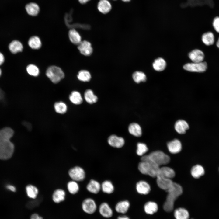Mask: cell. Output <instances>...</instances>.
I'll list each match as a JSON object with an SVG mask.
<instances>
[{
	"mask_svg": "<svg viewBox=\"0 0 219 219\" xmlns=\"http://www.w3.org/2000/svg\"><path fill=\"white\" fill-rule=\"evenodd\" d=\"M14 133L12 129L8 127L0 130V159L7 160L12 156L14 146L10 139Z\"/></svg>",
	"mask_w": 219,
	"mask_h": 219,
	"instance_id": "1",
	"label": "cell"
},
{
	"mask_svg": "<svg viewBox=\"0 0 219 219\" xmlns=\"http://www.w3.org/2000/svg\"><path fill=\"white\" fill-rule=\"evenodd\" d=\"M166 192L168 194L163 207L165 211L171 212L173 209L175 201L182 194V188L179 184L174 182L172 186Z\"/></svg>",
	"mask_w": 219,
	"mask_h": 219,
	"instance_id": "2",
	"label": "cell"
},
{
	"mask_svg": "<svg viewBox=\"0 0 219 219\" xmlns=\"http://www.w3.org/2000/svg\"><path fill=\"white\" fill-rule=\"evenodd\" d=\"M138 169L142 174L153 177H156L160 167L154 163L148 158L147 155L142 156Z\"/></svg>",
	"mask_w": 219,
	"mask_h": 219,
	"instance_id": "3",
	"label": "cell"
},
{
	"mask_svg": "<svg viewBox=\"0 0 219 219\" xmlns=\"http://www.w3.org/2000/svg\"><path fill=\"white\" fill-rule=\"evenodd\" d=\"M147 155L151 161L159 167L168 164L170 161L169 156L160 151L152 152Z\"/></svg>",
	"mask_w": 219,
	"mask_h": 219,
	"instance_id": "4",
	"label": "cell"
},
{
	"mask_svg": "<svg viewBox=\"0 0 219 219\" xmlns=\"http://www.w3.org/2000/svg\"><path fill=\"white\" fill-rule=\"evenodd\" d=\"M46 75L54 83H59L64 77V74L60 67L56 66H51L47 69Z\"/></svg>",
	"mask_w": 219,
	"mask_h": 219,
	"instance_id": "5",
	"label": "cell"
},
{
	"mask_svg": "<svg viewBox=\"0 0 219 219\" xmlns=\"http://www.w3.org/2000/svg\"><path fill=\"white\" fill-rule=\"evenodd\" d=\"M69 176L71 179L76 182L83 181L85 178V174L83 168L76 166L70 169L68 171Z\"/></svg>",
	"mask_w": 219,
	"mask_h": 219,
	"instance_id": "6",
	"label": "cell"
},
{
	"mask_svg": "<svg viewBox=\"0 0 219 219\" xmlns=\"http://www.w3.org/2000/svg\"><path fill=\"white\" fill-rule=\"evenodd\" d=\"M183 68L188 71L193 72H202L205 71L207 68V63L205 62L188 63L183 66Z\"/></svg>",
	"mask_w": 219,
	"mask_h": 219,
	"instance_id": "7",
	"label": "cell"
},
{
	"mask_svg": "<svg viewBox=\"0 0 219 219\" xmlns=\"http://www.w3.org/2000/svg\"><path fill=\"white\" fill-rule=\"evenodd\" d=\"M82 207L83 210L88 214L94 213L97 210V205L94 200L91 198L85 199L82 202Z\"/></svg>",
	"mask_w": 219,
	"mask_h": 219,
	"instance_id": "8",
	"label": "cell"
},
{
	"mask_svg": "<svg viewBox=\"0 0 219 219\" xmlns=\"http://www.w3.org/2000/svg\"><path fill=\"white\" fill-rule=\"evenodd\" d=\"M108 142L109 144L112 147L117 148H120L124 145L125 141L123 137L113 134L109 136L108 138Z\"/></svg>",
	"mask_w": 219,
	"mask_h": 219,
	"instance_id": "9",
	"label": "cell"
},
{
	"mask_svg": "<svg viewBox=\"0 0 219 219\" xmlns=\"http://www.w3.org/2000/svg\"><path fill=\"white\" fill-rule=\"evenodd\" d=\"M78 45V49L82 54L89 56L92 53L93 49L89 42L86 40L81 41Z\"/></svg>",
	"mask_w": 219,
	"mask_h": 219,
	"instance_id": "10",
	"label": "cell"
},
{
	"mask_svg": "<svg viewBox=\"0 0 219 219\" xmlns=\"http://www.w3.org/2000/svg\"><path fill=\"white\" fill-rule=\"evenodd\" d=\"M175 176V172L172 169L167 166H163L160 167L156 177H163L172 179Z\"/></svg>",
	"mask_w": 219,
	"mask_h": 219,
	"instance_id": "11",
	"label": "cell"
},
{
	"mask_svg": "<svg viewBox=\"0 0 219 219\" xmlns=\"http://www.w3.org/2000/svg\"><path fill=\"white\" fill-rule=\"evenodd\" d=\"M156 178V182L158 187L166 191L172 186L174 183L171 179L160 177Z\"/></svg>",
	"mask_w": 219,
	"mask_h": 219,
	"instance_id": "12",
	"label": "cell"
},
{
	"mask_svg": "<svg viewBox=\"0 0 219 219\" xmlns=\"http://www.w3.org/2000/svg\"><path fill=\"white\" fill-rule=\"evenodd\" d=\"M99 211L100 215L105 218H109L113 215V211L110 206L107 203L103 202L100 205Z\"/></svg>",
	"mask_w": 219,
	"mask_h": 219,
	"instance_id": "13",
	"label": "cell"
},
{
	"mask_svg": "<svg viewBox=\"0 0 219 219\" xmlns=\"http://www.w3.org/2000/svg\"><path fill=\"white\" fill-rule=\"evenodd\" d=\"M8 48L10 52L13 54L22 52L23 49V45L22 43L17 40H14L9 44Z\"/></svg>",
	"mask_w": 219,
	"mask_h": 219,
	"instance_id": "14",
	"label": "cell"
},
{
	"mask_svg": "<svg viewBox=\"0 0 219 219\" xmlns=\"http://www.w3.org/2000/svg\"><path fill=\"white\" fill-rule=\"evenodd\" d=\"M169 151L172 154H176L180 151L182 149V144L180 141L177 139H175L167 144Z\"/></svg>",
	"mask_w": 219,
	"mask_h": 219,
	"instance_id": "15",
	"label": "cell"
},
{
	"mask_svg": "<svg viewBox=\"0 0 219 219\" xmlns=\"http://www.w3.org/2000/svg\"><path fill=\"white\" fill-rule=\"evenodd\" d=\"M188 56L193 62L195 63L202 62L204 57L203 53L198 49L193 50L189 53Z\"/></svg>",
	"mask_w": 219,
	"mask_h": 219,
	"instance_id": "16",
	"label": "cell"
},
{
	"mask_svg": "<svg viewBox=\"0 0 219 219\" xmlns=\"http://www.w3.org/2000/svg\"><path fill=\"white\" fill-rule=\"evenodd\" d=\"M136 189L137 192L141 194L146 195L151 190V188L148 183L144 181H140L136 184Z\"/></svg>",
	"mask_w": 219,
	"mask_h": 219,
	"instance_id": "17",
	"label": "cell"
},
{
	"mask_svg": "<svg viewBox=\"0 0 219 219\" xmlns=\"http://www.w3.org/2000/svg\"><path fill=\"white\" fill-rule=\"evenodd\" d=\"M130 204L127 200L120 201L117 203L115 206L116 211L118 213L124 214L126 213L129 209Z\"/></svg>",
	"mask_w": 219,
	"mask_h": 219,
	"instance_id": "18",
	"label": "cell"
},
{
	"mask_svg": "<svg viewBox=\"0 0 219 219\" xmlns=\"http://www.w3.org/2000/svg\"><path fill=\"white\" fill-rule=\"evenodd\" d=\"M189 128L188 124L184 120H178L175 123V129L179 134H184L185 133L186 131Z\"/></svg>",
	"mask_w": 219,
	"mask_h": 219,
	"instance_id": "19",
	"label": "cell"
},
{
	"mask_svg": "<svg viewBox=\"0 0 219 219\" xmlns=\"http://www.w3.org/2000/svg\"><path fill=\"white\" fill-rule=\"evenodd\" d=\"M97 8L100 12L105 14L110 11L112 6L108 0H100L98 4Z\"/></svg>",
	"mask_w": 219,
	"mask_h": 219,
	"instance_id": "20",
	"label": "cell"
},
{
	"mask_svg": "<svg viewBox=\"0 0 219 219\" xmlns=\"http://www.w3.org/2000/svg\"><path fill=\"white\" fill-rule=\"evenodd\" d=\"M65 191L63 189H58L54 192L52 198L53 201L56 203H59L64 200L65 197Z\"/></svg>",
	"mask_w": 219,
	"mask_h": 219,
	"instance_id": "21",
	"label": "cell"
},
{
	"mask_svg": "<svg viewBox=\"0 0 219 219\" xmlns=\"http://www.w3.org/2000/svg\"><path fill=\"white\" fill-rule=\"evenodd\" d=\"M86 188L90 193L93 194H97L101 189V185L97 181L91 180L87 184Z\"/></svg>",
	"mask_w": 219,
	"mask_h": 219,
	"instance_id": "22",
	"label": "cell"
},
{
	"mask_svg": "<svg viewBox=\"0 0 219 219\" xmlns=\"http://www.w3.org/2000/svg\"><path fill=\"white\" fill-rule=\"evenodd\" d=\"M128 129L129 133L134 136L139 137L141 136V128L140 126L136 123H133L130 124Z\"/></svg>",
	"mask_w": 219,
	"mask_h": 219,
	"instance_id": "23",
	"label": "cell"
},
{
	"mask_svg": "<svg viewBox=\"0 0 219 219\" xmlns=\"http://www.w3.org/2000/svg\"><path fill=\"white\" fill-rule=\"evenodd\" d=\"M69 100L75 105H79L83 102V99L80 93L77 91H73L69 96Z\"/></svg>",
	"mask_w": 219,
	"mask_h": 219,
	"instance_id": "24",
	"label": "cell"
},
{
	"mask_svg": "<svg viewBox=\"0 0 219 219\" xmlns=\"http://www.w3.org/2000/svg\"><path fill=\"white\" fill-rule=\"evenodd\" d=\"M25 9L28 14L33 16H36L40 11L38 5L34 2H31L27 4Z\"/></svg>",
	"mask_w": 219,
	"mask_h": 219,
	"instance_id": "25",
	"label": "cell"
},
{
	"mask_svg": "<svg viewBox=\"0 0 219 219\" xmlns=\"http://www.w3.org/2000/svg\"><path fill=\"white\" fill-rule=\"evenodd\" d=\"M68 36L71 41L73 43L78 45L81 42V37L75 29H72L68 32Z\"/></svg>",
	"mask_w": 219,
	"mask_h": 219,
	"instance_id": "26",
	"label": "cell"
},
{
	"mask_svg": "<svg viewBox=\"0 0 219 219\" xmlns=\"http://www.w3.org/2000/svg\"><path fill=\"white\" fill-rule=\"evenodd\" d=\"M26 191L28 196L32 199L37 198L39 190L38 188L34 185L29 184L26 187Z\"/></svg>",
	"mask_w": 219,
	"mask_h": 219,
	"instance_id": "27",
	"label": "cell"
},
{
	"mask_svg": "<svg viewBox=\"0 0 219 219\" xmlns=\"http://www.w3.org/2000/svg\"><path fill=\"white\" fill-rule=\"evenodd\" d=\"M205 173V170L201 165H196L192 167L191 170V174L194 178L197 179L203 176Z\"/></svg>",
	"mask_w": 219,
	"mask_h": 219,
	"instance_id": "28",
	"label": "cell"
},
{
	"mask_svg": "<svg viewBox=\"0 0 219 219\" xmlns=\"http://www.w3.org/2000/svg\"><path fill=\"white\" fill-rule=\"evenodd\" d=\"M54 106L55 111L60 114H63L65 113L68 110L66 104L62 101L55 102Z\"/></svg>",
	"mask_w": 219,
	"mask_h": 219,
	"instance_id": "29",
	"label": "cell"
},
{
	"mask_svg": "<svg viewBox=\"0 0 219 219\" xmlns=\"http://www.w3.org/2000/svg\"><path fill=\"white\" fill-rule=\"evenodd\" d=\"M28 43L29 46L32 49H34L40 48L42 45L40 38L36 36H33L30 38Z\"/></svg>",
	"mask_w": 219,
	"mask_h": 219,
	"instance_id": "30",
	"label": "cell"
},
{
	"mask_svg": "<svg viewBox=\"0 0 219 219\" xmlns=\"http://www.w3.org/2000/svg\"><path fill=\"white\" fill-rule=\"evenodd\" d=\"M166 62L162 58L159 57L156 59L153 64L154 69L157 71L164 70L166 66Z\"/></svg>",
	"mask_w": 219,
	"mask_h": 219,
	"instance_id": "31",
	"label": "cell"
},
{
	"mask_svg": "<svg viewBox=\"0 0 219 219\" xmlns=\"http://www.w3.org/2000/svg\"><path fill=\"white\" fill-rule=\"evenodd\" d=\"M84 98L86 101L89 104L96 103L98 100L97 97L94 95L92 90L88 89L85 90L84 94Z\"/></svg>",
	"mask_w": 219,
	"mask_h": 219,
	"instance_id": "32",
	"label": "cell"
},
{
	"mask_svg": "<svg viewBox=\"0 0 219 219\" xmlns=\"http://www.w3.org/2000/svg\"><path fill=\"white\" fill-rule=\"evenodd\" d=\"M144 209L147 214H152L157 211L158 206L155 203L149 201L145 203L144 207Z\"/></svg>",
	"mask_w": 219,
	"mask_h": 219,
	"instance_id": "33",
	"label": "cell"
},
{
	"mask_svg": "<svg viewBox=\"0 0 219 219\" xmlns=\"http://www.w3.org/2000/svg\"><path fill=\"white\" fill-rule=\"evenodd\" d=\"M174 216L176 219H189V214L186 209L180 208L176 209L174 212Z\"/></svg>",
	"mask_w": 219,
	"mask_h": 219,
	"instance_id": "34",
	"label": "cell"
},
{
	"mask_svg": "<svg viewBox=\"0 0 219 219\" xmlns=\"http://www.w3.org/2000/svg\"><path fill=\"white\" fill-rule=\"evenodd\" d=\"M101 189L103 193L109 194L113 192L114 187L111 181L106 180L103 182L101 185Z\"/></svg>",
	"mask_w": 219,
	"mask_h": 219,
	"instance_id": "35",
	"label": "cell"
},
{
	"mask_svg": "<svg viewBox=\"0 0 219 219\" xmlns=\"http://www.w3.org/2000/svg\"><path fill=\"white\" fill-rule=\"evenodd\" d=\"M202 40L205 45L209 46L214 43V37L212 32H208L204 33L203 35Z\"/></svg>",
	"mask_w": 219,
	"mask_h": 219,
	"instance_id": "36",
	"label": "cell"
},
{
	"mask_svg": "<svg viewBox=\"0 0 219 219\" xmlns=\"http://www.w3.org/2000/svg\"><path fill=\"white\" fill-rule=\"evenodd\" d=\"M187 4L192 6L206 4L212 7L214 5V3L212 0H189Z\"/></svg>",
	"mask_w": 219,
	"mask_h": 219,
	"instance_id": "37",
	"label": "cell"
},
{
	"mask_svg": "<svg viewBox=\"0 0 219 219\" xmlns=\"http://www.w3.org/2000/svg\"><path fill=\"white\" fill-rule=\"evenodd\" d=\"M78 79L84 82L89 81L91 78L90 72L86 70H82L78 72L77 75Z\"/></svg>",
	"mask_w": 219,
	"mask_h": 219,
	"instance_id": "38",
	"label": "cell"
},
{
	"mask_svg": "<svg viewBox=\"0 0 219 219\" xmlns=\"http://www.w3.org/2000/svg\"><path fill=\"white\" fill-rule=\"evenodd\" d=\"M67 188L68 192L72 194H76L79 190V186L78 183L77 182L73 180L68 182Z\"/></svg>",
	"mask_w": 219,
	"mask_h": 219,
	"instance_id": "39",
	"label": "cell"
},
{
	"mask_svg": "<svg viewBox=\"0 0 219 219\" xmlns=\"http://www.w3.org/2000/svg\"><path fill=\"white\" fill-rule=\"evenodd\" d=\"M132 78L135 82L139 83L141 82H145L146 80V77L145 74L140 71H136L132 75Z\"/></svg>",
	"mask_w": 219,
	"mask_h": 219,
	"instance_id": "40",
	"label": "cell"
},
{
	"mask_svg": "<svg viewBox=\"0 0 219 219\" xmlns=\"http://www.w3.org/2000/svg\"><path fill=\"white\" fill-rule=\"evenodd\" d=\"M26 71L29 75L34 77L38 76L40 73L38 68L36 65L32 64L27 65Z\"/></svg>",
	"mask_w": 219,
	"mask_h": 219,
	"instance_id": "41",
	"label": "cell"
},
{
	"mask_svg": "<svg viewBox=\"0 0 219 219\" xmlns=\"http://www.w3.org/2000/svg\"><path fill=\"white\" fill-rule=\"evenodd\" d=\"M148 148L144 143L139 142L137 144V154L140 156H142L148 151Z\"/></svg>",
	"mask_w": 219,
	"mask_h": 219,
	"instance_id": "42",
	"label": "cell"
},
{
	"mask_svg": "<svg viewBox=\"0 0 219 219\" xmlns=\"http://www.w3.org/2000/svg\"><path fill=\"white\" fill-rule=\"evenodd\" d=\"M213 26L216 31L219 33V17L216 16L214 18L213 22Z\"/></svg>",
	"mask_w": 219,
	"mask_h": 219,
	"instance_id": "43",
	"label": "cell"
},
{
	"mask_svg": "<svg viewBox=\"0 0 219 219\" xmlns=\"http://www.w3.org/2000/svg\"><path fill=\"white\" fill-rule=\"evenodd\" d=\"M23 124L25 126L29 131H31L32 130V124L30 122L24 121L23 122Z\"/></svg>",
	"mask_w": 219,
	"mask_h": 219,
	"instance_id": "44",
	"label": "cell"
},
{
	"mask_svg": "<svg viewBox=\"0 0 219 219\" xmlns=\"http://www.w3.org/2000/svg\"><path fill=\"white\" fill-rule=\"evenodd\" d=\"M5 61V58L4 54L0 51V66L3 65Z\"/></svg>",
	"mask_w": 219,
	"mask_h": 219,
	"instance_id": "45",
	"label": "cell"
},
{
	"mask_svg": "<svg viewBox=\"0 0 219 219\" xmlns=\"http://www.w3.org/2000/svg\"><path fill=\"white\" fill-rule=\"evenodd\" d=\"M30 219H43V218L36 213H34L32 214Z\"/></svg>",
	"mask_w": 219,
	"mask_h": 219,
	"instance_id": "46",
	"label": "cell"
},
{
	"mask_svg": "<svg viewBox=\"0 0 219 219\" xmlns=\"http://www.w3.org/2000/svg\"><path fill=\"white\" fill-rule=\"evenodd\" d=\"M6 188L10 191L15 192L16 191V188L15 186L11 185H8L6 186Z\"/></svg>",
	"mask_w": 219,
	"mask_h": 219,
	"instance_id": "47",
	"label": "cell"
},
{
	"mask_svg": "<svg viewBox=\"0 0 219 219\" xmlns=\"http://www.w3.org/2000/svg\"><path fill=\"white\" fill-rule=\"evenodd\" d=\"M4 93L2 90L0 88V101L2 100L4 97Z\"/></svg>",
	"mask_w": 219,
	"mask_h": 219,
	"instance_id": "48",
	"label": "cell"
},
{
	"mask_svg": "<svg viewBox=\"0 0 219 219\" xmlns=\"http://www.w3.org/2000/svg\"><path fill=\"white\" fill-rule=\"evenodd\" d=\"M117 219H130V218L126 216H119Z\"/></svg>",
	"mask_w": 219,
	"mask_h": 219,
	"instance_id": "49",
	"label": "cell"
},
{
	"mask_svg": "<svg viewBox=\"0 0 219 219\" xmlns=\"http://www.w3.org/2000/svg\"><path fill=\"white\" fill-rule=\"evenodd\" d=\"M78 1L80 3L84 4L90 0H78Z\"/></svg>",
	"mask_w": 219,
	"mask_h": 219,
	"instance_id": "50",
	"label": "cell"
},
{
	"mask_svg": "<svg viewBox=\"0 0 219 219\" xmlns=\"http://www.w3.org/2000/svg\"><path fill=\"white\" fill-rule=\"evenodd\" d=\"M216 45L217 47L219 48V38L216 43Z\"/></svg>",
	"mask_w": 219,
	"mask_h": 219,
	"instance_id": "51",
	"label": "cell"
},
{
	"mask_svg": "<svg viewBox=\"0 0 219 219\" xmlns=\"http://www.w3.org/2000/svg\"><path fill=\"white\" fill-rule=\"evenodd\" d=\"M2 74V71L1 68L0 67V77L1 76Z\"/></svg>",
	"mask_w": 219,
	"mask_h": 219,
	"instance_id": "52",
	"label": "cell"
},
{
	"mask_svg": "<svg viewBox=\"0 0 219 219\" xmlns=\"http://www.w3.org/2000/svg\"><path fill=\"white\" fill-rule=\"evenodd\" d=\"M122 1L124 2H128L131 0H122Z\"/></svg>",
	"mask_w": 219,
	"mask_h": 219,
	"instance_id": "53",
	"label": "cell"
},
{
	"mask_svg": "<svg viewBox=\"0 0 219 219\" xmlns=\"http://www.w3.org/2000/svg\"></svg>",
	"mask_w": 219,
	"mask_h": 219,
	"instance_id": "54",
	"label": "cell"
},
{
	"mask_svg": "<svg viewBox=\"0 0 219 219\" xmlns=\"http://www.w3.org/2000/svg\"></svg>",
	"mask_w": 219,
	"mask_h": 219,
	"instance_id": "55",
	"label": "cell"
}]
</instances>
